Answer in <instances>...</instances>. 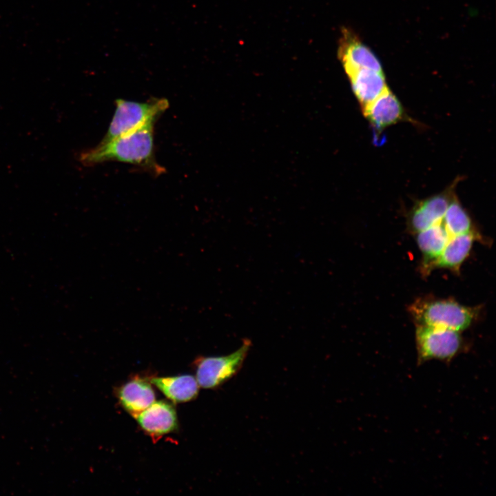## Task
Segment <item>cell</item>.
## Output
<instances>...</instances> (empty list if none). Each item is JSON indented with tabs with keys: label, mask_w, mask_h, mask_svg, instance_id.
<instances>
[{
	"label": "cell",
	"mask_w": 496,
	"mask_h": 496,
	"mask_svg": "<svg viewBox=\"0 0 496 496\" xmlns=\"http://www.w3.org/2000/svg\"><path fill=\"white\" fill-rule=\"evenodd\" d=\"M149 122L109 142L81 154L80 161L93 165L105 161H118L139 166L155 176L165 172L154 155V125Z\"/></svg>",
	"instance_id": "1"
},
{
	"label": "cell",
	"mask_w": 496,
	"mask_h": 496,
	"mask_svg": "<svg viewBox=\"0 0 496 496\" xmlns=\"http://www.w3.org/2000/svg\"><path fill=\"white\" fill-rule=\"evenodd\" d=\"M415 325L462 331L477 319L480 307L464 305L453 298L427 296L417 298L408 307Z\"/></svg>",
	"instance_id": "2"
},
{
	"label": "cell",
	"mask_w": 496,
	"mask_h": 496,
	"mask_svg": "<svg viewBox=\"0 0 496 496\" xmlns=\"http://www.w3.org/2000/svg\"><path fill=\"white\" fill-rule=\"evenodd\" d=\"M115 103L114 114L100 144L109 142L149 122H155L169 107V102L165 99H154L144 103L119 99Z\"/></svg>",
	"instance_id": "3"
},
{
	"label": "cell",
	"mask_w": 496,
	"mask_h": 496,
	"mask_svg": "<svg viewBox=\"0 0 496 496\" xmlns=\"http://www.w3.org/2000/svg\"><path fill=\"white\" fill-rule=\"evenodd\" d=\"M251 347V342L245 339L238 349L229 355L198 358L194 366L199 386L216 389L234 377L242 368Z\"/></svg>",
	"instance_id": "4"
},
{
	"label": "cell",
	"mask_w": 496,
	"mask_h": 496,
	"mask_svg": "<svg viewBox=\"0 0 496 496\" xmlns=\"http://www.w3.org/2000/svg\"><path fill=\"white\" fill-rule=\"evenodd\" d=\"M415 326V342L420 362L430 360L449 361L463 347L459 331L425 325Z\"/></svg>",
	"instance_id": "5"
},
{
	"label": "cell",
	"mask_w": 496,
	"mask_h": 496,
	"mask_svg": "<svg viewBox=\"0 0 496 496\" xmlns=\"http://www.w3.org/2000/svg\"><path fill=\"white\" fill-rule=\"evenodd\" d=\"M452 188L420 201L408 216V228L413 234L440 223L454 197Z\"/></svg>",
	"instance_id": "6"
},
{
	"label": "cell",
	"mask_w": 496,
	"mask_h": 496,
	"mask_svg": "<svg viewBox=\"0 0 496 496\" xmlns=\"http://www.w3.org/2000/svg\"><path fill=\"white\" fill-rule=\"evenodd\" d=\"M135 419L141 428L154 440L174 431L178 427L174 406L163 400L153 402Z\"/></svg>",
	"instance_id": "7"
},
{
	"label": "cell",
	"mask_w": 496,
	"mask_h": 496,
	"mask_svg": "<svg viewBox=\"0 0 496 496\" xmlns=\"http://www.w3.org/2000/svg\"><path fill=\"white\" fill-rule=\"evenodd\" d=\"M338 55L347 74L360 69L382 71L375 54L348 30L342 32Z\"/></svg>",
	"instance_id": "8"
},
{
	"label": "cell",
	"mask_w": 496,
	"mask_h": 496,
	"mask_svg": "<svg viewBox=\"0 0 496 496\" xmlns=\"http://www.w3.org/2000/svg\"><path fill=\"white\" fill-rule=\"evenodd\" d=\"M484 242L477 231L451 236L438 258L431 265L428 273L437 269L457 273L471 254L475 242Z\"/></svg>",
	"instance_id": "9"
},
{
	"label": "cell",
	"mask_w": 496,
	"mask_h": 496,
	"mask_svg": "<svg viewBox=\"0 0 496 496\" xmlns=\"http://www.w3.org/2000/svg\"><path fill=\"white\" fill-rule=\"evenodd\" d=\"M116 395L122 407L134 418L156 399L150 381L138 376L121 385Z\"/></svg>",
	"instance_id": "10"
},
{
	"label": "cell",
	"mask_w": 496,
	"mask_h": 496,
	"mask_svg": "<svg viewBox=\"0 0 496 496\" xmlns=\"http://www.w3.org/2000/svg\"><path fill=\"white\" fill-rule=\"evenodd\" d=\"M363 111L370 123L379 130L395 124L404 116L401 103L389 87Z\"/></svg>",
	"instance_id": "11"
},
{
	"label": "cell",
	"mask_w": 496,
	"mask_h": 496,
	"mask_svg": "<svg viewBox=\"0 0 496 496\" xmlns=\"http://www.w3.org/2000/svg\"><path fill=\"white\" fill-rule=\"evenodd\" d=\"M414 236L422 254L420 271L423 276H426L429 275L428 270L431 265L440 256L451 236L447 232L442 222Z\"/></svg>",
	"instance_id": "12"
},
{
	"label": "cell",
	"mask_w": 496,
	"mask_h": 496,
	"mask_svg": "<svg viewBox=\"0 0 496 496\" xmlns=\"http://www.w3.org/2000/svg\"><path fill=\"white\" fill-rule=\"evenodd\" d=\"M347 75L362 110L388 88L383 71L360 69Z\"/></svg>",
	"instance_id": "13"
},
{
	"label": "cell",
	"mask_w": 496,
	"mask_h": 496,
	"mask_svg": "<svg viewBox=\"0 0 496 496\" xmlns=\"http://www.w3.org/2000/svg\"><path fill=\"white\" fill-rule=\"evenodd\" d=\"M167 398L174 403L187 402L195 399L199 391L196 377L180 375L171 377H153L149 380Z\"/></svg>",
	"instance_id": "14"
},
{
	"label": "cell",
	"mask_w": 496,
	"mask_h": 496,
	"mask_svg": "<svg viewBox=\"0 0 496 496\" xmlns=\"http://www.w3.org/2000/svg\"><path fill=\"white\" fill-rule=\"evenodd\" d=\"M442 223L451 236L476 230L468 213L455 196L446 209Z\"/></svg>",
	"instance_id": "15"
}]
</instances>
